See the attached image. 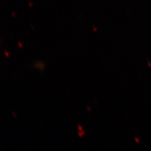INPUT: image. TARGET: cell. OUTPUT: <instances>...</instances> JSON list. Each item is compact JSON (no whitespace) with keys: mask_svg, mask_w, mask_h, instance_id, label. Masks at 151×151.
<instances>
[{"mask_svg":"<svg viewBox=\"0 0 151 151\" xmlns=\"http://www.w3.org/2000/svg\"><path fill=\"white\" fill-rule=\"evenodd\" d=\"M35 68H37V69H40L41 71H43V69L41 67H43V68H45V64L43 63V62H36V64L35 65Z\"/></svg>","mask_w":151,"mask_h":151,"instance_id":"obj_1","label":"cell"},{"mask_svg":"<svg viewBox=\"0 0 151 151\" xmlns=\"http://www.w3.org/2000/svg\"><path fill=\"white\" fill-rule=\"evenodd\" d=\"M78 130H79V131H80V132L83 131V127L82 126H81L80 124H78Z\"/></svg>","mask_w":151,"mask_h":151,"instance_id":"obj_2","label":"cell"},{"mask_svg":"<svg viewBox=\"0 0 151 151\" xmlns=\"http://www.w3.org/2000/svg\"><path fill=\"white\" fill-rule=\"evenodd\" d=\"M17 43H18V46L19 48H22V45H23V44H22V43H20V41H18V42H17Z\"/></svg>","mask_w":151,"mask_h":151,"instance_id":"obj_3","label":"cell"},{"mask_svg":"<svg viewBox=\"0 0 151 151\" xmlns=\"http://www.w3.org/2000/svg\"><path fill=\"white\" fill-rule=\"evenodd\" d=\"M4 54H5V55H6V58H9V52H7L6 50H4Z\"/></svg>","mask_w":151,"mask_h":151,"instance_id":"obj_4","label":"cell"},{"mask_svg":"<svg viewBox=\"0 0 151 151\" xmlns=\"http://www.w3.org/2000/svg\"><path fill=\"white\" fill-rule=\"evenodd\" d=\"M78 136H79V137H83V134H82V133H81V132H80V131L78 132Z\"/></svg>","mask_w":151,"mask_h":151,"instance_id":"obj_5","label":"cell"},{"mask_svg":"<svg viewBox=\"0 0 151 151\" xmlns=\"http://www.w3.org/2000/svg\"><path fill=\"white\" fill-rule=\"evenodd\" d=\"M134 139H135V141H136V142H137V143H139V142H140V141H139V139H137V137H134Z\"/></svg>","mask_w":151,"mask_h":151,"instance_id":"obj_6","label":"cell"},{"mask_svg":"<svg viewBox=\"0 0 151 151\" xmlns=\"http://www.w3.org/2000/svg\"><path fill=\"white\" fill-rule=\"evenodd\" d=\"M87 109H88V111H89V112H90V111H91V109H90V107L88 105H87Z\"/></svg>","mask_w":151,"mask_h":151,"instance_id":"obj_7","label":"cell"},{"mask_svg":"<svg viewBox=\"0 0 151 151\" xmlns=\"http://www.w3.org/2000/svg\"><path fill=\"white\" fill-rule=\"evenodd\" d=\"M81 133H82V134H83V137L85 135H86V132L83 131H83H81Z\"/></svg>","mask_w":151,"mask_h":151,"instance_id":"obj_8","label":"cell"},{"mask_svg":"<svg viewBox=\"0 0 151 151\" xmlns=\"http://www.w3.org/2000/svg\"><path fill=\"white\" fill-rule=\"evenodd\" d=\"M12 114L14 115V118H17V116H16V113H15L14 112H12Z\"/></svg>","mask_w":151,"mask_h":151,"instance_id":"obj_9","label":"cell"},{"mask_svg":"<svg viewBox=\"0 0 151 151\" xmlns=\"http://www.w3.org/2000/svg\"><path fill=\"white\" fill-rule=\"evenodd\" d=\"M93 30L94 32H97V27H93Z\"/></svg>","mask_w":151,"mask_h":151,"instance_id":"obj_10","label":"cell"}]
</instances>
